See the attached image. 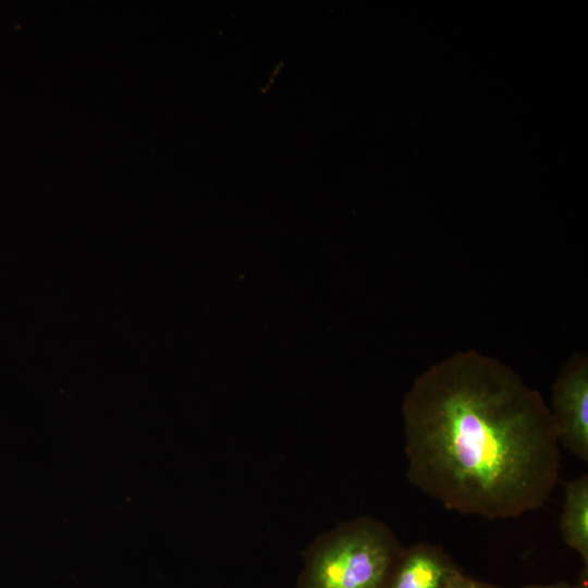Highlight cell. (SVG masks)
I'll return each instance as SVG.
<instances>
[{
	"mask_svg": "<svg viewBox=\"0 0 588 588\" xmlns=\"http://www.w3.org/2000/svg\"><path fill=\"white\" fill-rule=\"evenodd\" d=\"M402 413L408 481L449 511L515 518L550 498L560 444L542 395L468 350L421 372Z\"/></svg>",
	"mask_w": 588,
	"mask_h": 588,
	"instance_id": "6da1fadb",
	"label": "cell"
},
{
	"mask_svg": "<svg viewBox=\"0 0 588 588\" xmlns=\"http://www.w3.org/2000/svg\"><path fill=\"white\" fill-rule=\"evenodd\" d=\"M403 549L372 516L341 522L304 551L297 588H384Z\"/></svg>",
	"mask_w": 588,
	"mask_h": 588,
	"instance_id": "7a4b0ae2",
	"label": "cell"
},
{
	"mask_svg": "<svg viewBox=\"0 0 588 588\" xmlns=\"http://www.w3.org/2000/svg\"><path fill=\"white\" fill-rule=\"evenodd\" d=\"M559 444L588 462V359L574 354L552 388L549 407Z\"/></svg>",
	"mask_w": 588,
	"mask_h": 588,
	"instance_id": "3957f363",
	"label": "cell"
},
{
	"mask_svg": "<svg viewBox=\"0 0 588 588\" xmlns=\"http://www.w3.org/2000/svg\"><path fill=\"white\" fill-rule=\"evenodd\" d=\"M460 571L441 547L419 542L403 549L384 588H445Z\"/></svg>",
	"mask_w": 588,
	"mask_h": 588,
	"instance_id": "277c9868",
	"label": "cell"
},
{
	"mask_svg": "<svg viewBox=\"0 0 588 588\" xmlns=\"http://www.w3.org/2000/svg\"><path fill=\"white\" fill-rule=\"evenodd\" d=\"M561 536L588 566V476L564 485V502L560 520Z\"/></svg>",
	"mask_w": 588,
	"mask_h": 588,
	"instance_id": "5b68a950",
	"label": "cell"
},
{
	"mask_svg": "<svg viewBox=\"0 0 588 588\" xmlns=\"http://www.w3.org/2000/svg\"><path fill=\"white\" fill-rule=\"evenodd\" d=\"M445 588H500V587L468 577L460 571L451 578V580L448 583Z\"/></svg>",
	"mask_w": 588,
	"mask_h": 588,
	"instance_id": "8992f818",
	"label": "cell"
},
{
	"mask_svg": "<svg viewBox=\"0 0 588 588\" xmlns=\"http://www.w3.org/2000/svg\"><path fill=\"white\" fill-rule=\"evenodd\" d=\"M571 588H588V566L583 568L576 583Z\"/></svg>",
	"mask_w": 588,
	"mask_h": 588,
	"instance_id": "52a82bcc",
	"label": "cell"
},
{
	"mask_svg": "<svg viewBox=\"0 0 588 588\" xmlns=\"http://www.w3.org/2000/svg\"><path fill=\"white\" fill-rule=\"evenodd\" d=\"M571 584L566 581H556L553 584H546V585H528L523 588H571Z\"/></svg>",
	"mask_w": 588,
	"mask_h": 588,
	"instance_id": "ba28073f",
	"label": "cell"
}]
</instances>
